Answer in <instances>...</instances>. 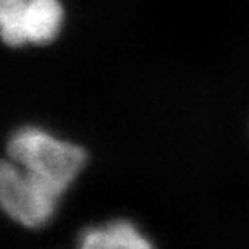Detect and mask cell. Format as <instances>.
Instances as JSON below:
<instances>
[{"label": "cell", "instance_id": "4", "mask_svg": "<svg viewBox=\"0 0 249 249\" xmlns=\"http://www.w3.org/2000/svg\"><path fill=\"white\" fill-rule=\"evenodd\" d=\"M79 246L84 249H144L151 248V243L131 222L118 220L102 228L84 230Z\"/></svg>", "mask_w": 249, "mask_h": 249}, {"label": "cell", "instance_id": "3", "mask_svg": "<svg viewBox=\"0 0 249 249\" xmlns=\"http://www.w3.org/2000/svg\"><path fill=\"white\" fill-rule=\"evenodd\" d=\"M63 21L58 0H28L24 15V44H47L57 37Z\"/></svg>", "mask_w": 249, "mask_h": 249}, {"label": "cell", "instance_id": "1", "mask_svg": "<svg viewBox=\"0 0 249 249\" xmlns=\"http://www.w3.org/2000/svg\"><path fill=\"white\" fill-rule=\"evenodd\" d=\"M8 157L58 194L67 191L86 163V152L81 147L33 126L13 134L8 142Z\"/></svg>", "mask_w": 249, "mask_h": 249}, {"label": "cell", "instance_id": "5", "mask_svg": "<svg viewBox=\"0 0 249 249\" xmlns=\"http://www.w3.org/2000/svg\"><path fill=\"white\" fill-rule=\"evenodd\" d=\"M28 0H0V37L13 47L24 46V15Z\"/></svg>", "mask_w": 249, "mask_h": 249}, {"label": "cell", "instance_id": "2", "mask_svg": "<svg viewBox=\"0 0 249 249\" xmlns=\"http://www.w3.org/2000/svg\"><path fill=\"white\" fill-rule=\"evenodd\" d=\"M60 196L10 157L0 160V209L18 223L44 227L55 213Z\"/></svg>", "mask_w": 249, "mask_h": 249}]
</instances>
